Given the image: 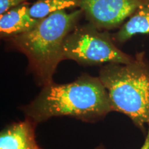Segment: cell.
<instances>
[{
    "instance_id": "cell-1",
    "label": "cell",
    "mask_w": 149,
    "mask_h": 149,
    "mask_svg": "<svg viewBox=\"0 0 149 149\" xmlns=\"http://www.w3.org/2000/svg\"><path fill=\"white\" fill-rule=\"evenodd\" d=\"M22 109L26 118L36 124L63 116L97 122L113 111L101 80L88 74L70 83L58 84L53 81L44 86L36 97Z\"/></svg>"
},
{
    "instance_id": "cell-2",
    "label": "cell",
    "mask_w": 149,
    "mask_h": 149,
    "mask_svg": "<svg viewBox=\"0 0 149 149\" xmlns=\"http://www.w3.org/2000/svg\"><path fill=\"white\" fill-rule=\"evenodd\" d=\"M84 16L81 8L53 13L29 32L6 39L11 48L26 57L29 70L40 86L53 82L57 66L64 60V43Z\"/></svg>"
},
{
    "instance_id": "cell-3",
    "label": "cell",
    "mask_w": 149,
    "mask_h": 149,
    "mask_svg": "<svg viewBox=\"0 0 149 149\" xmlns=\"http://www.w3.org/2000/svg\"><path fill=\"white\" fill-rule=\"evenodd\" d=\"M99 78L107 91L113 111L128 116L142 130L149 125V62L144 52L128 64H107Z\"/></svg>"
},
{
    "instance_id": "cell-4",
    "label": "cell",
    "mask_w": 149,
    "mask_h": 149,
    "mask_svg": "<svg viewBox=\"0 0 149 149\" xmlns=\"http://www.w3.org/2000/svg\"><path fill=\"white\" fill-rule=\"evenodd\" d=\"M72 60L81 66L128 64L134 57L116 46L112 35L93 24L78 25L67 35L64 43V60Z\"/></svg>"
},
{
    "instance_id": "cell-5",
    "label": "cell",
    "mask_w": 149,
    "mask_h": 149,
    "mask_svg": "<svg viewBox=\"0 0 149 149\" xmlns=\"http://www.w3.org/2000/svg\"><path fill=\"white\" fill-rule=\"evenodd\" d=\"M145 0H82L80 8L88 22L102 31L122 26Z\"/></svg>"
},
{
    "instance_id": "cell-6",
    "label": "cell",
    "mask_w": 149,
    "mask_h": 149,
    "mask_svg": "<svg viewBox=\"0 0 149 149\" xmlns=\"http://www.w3.org/2000/svg\"><path fill=\"white\" fill-rule=\"evenodd\" d=\"M37 125L25 117L6 126L0 133V149H43L35 139Z\"/></svg>"
},
{
    "instance_id": "cell-7",
    "label": "cell",
    "mask_w": 149,
    "mask_h": 149,
    "mask_svg": "<svg viewBox=\"0 0 149 149\" xmlns=\"http://www.w3.org/2000/svg\"><path fill=\"white\" fill-rule=\"evenodd\" d=\"M29 3L24 2L0 15V36L6 39L22 35L32 30L40 19L30 13Z\"/></svg>"
},
{
    "instance_id": "cell-8",
    "label": "cell",
    "mask_w": 149,
    "mask_h": 149,
    "mask_svg": "<svg viewBox=\"0 0 149 149\" xmlns=\"http://www.w3.org/2000/svg\"><path fill=\"white\" fill-rule=\"evenodd\" d=\"M149 33V0H145L124 22L116 33L112 35L115 44H123L137 34Z\"/></svg>"
},
{
    "instance_id": "cell-9",
    "label": "cell",
    "mask_w": 149,
    "mask_h": 149,
    "mask_svg": "<svg viewBox=\"0 0 149 149\" xmlns=\"http://www.w3.org/2000/svg\"><path fill=\"white\" fill-rule=\"evenodd\" d=\"M82 0H37L30 7L33 18L42 19L53 13L67 9L80 8Z\"/></svg>"
},
{
    "instance_id": "cell-10",
    "label": "cell",
    "mask_w": 149,
    "mask_h": 149,
    "mask_svg": "<svg viewBox=\"0 0 149 149\" xmlns=\"http://www.w3.org/2000/svg\"><path fill=\"white\" fill-rule=\"evenodd\" d=\"M26 1L27 0H0V15Z\"/></svg>"
},
{
    "instance_id": "cell-11",
    "label": "cell",
    "mask_w": 149,
    "mask_h": 149,
    "mask_svg": "<svg viewBox=\"0 0 149 149\" xmlns=\"http://www.w3.org/2000/svg\"><path fill=\"white\" fill-rule=\"evenodd\" d=\"M140 149H149V125H148V130L147 132V135L145 139V141L143 144L142 146L141 147Z\"/></svg>"
},
{
    "instance_id": "cell-12",
    "label": "cell",
    "mask_w": 149,
    "mask_h": 149,
    "mask_svg": "<svg viewBox=\"0 0 149 149\" xmlns=\"http://www.w3.org/2000/svg\"><path fill=\"white\" fill-rule=\"evenodd\" d=\"M96 149H104V148H103V146H100V147H98V148H96Z\"/></svg>"
}]
</instances>
